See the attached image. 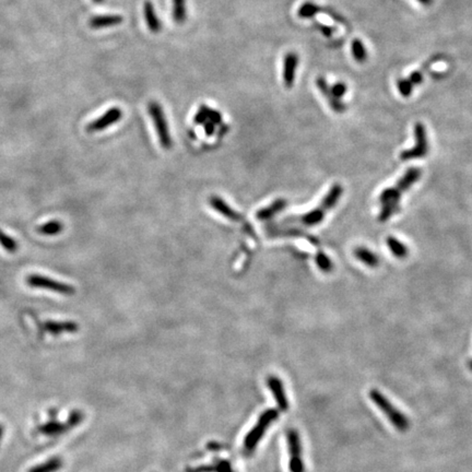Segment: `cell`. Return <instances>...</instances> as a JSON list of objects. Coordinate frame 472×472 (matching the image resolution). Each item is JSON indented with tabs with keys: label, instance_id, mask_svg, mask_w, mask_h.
<instances>
[{
	"label": "cell",
	"instance_id": "4fadbf2b",
	"mask_svg": "<svg viewBox=\"0 0 472 472\" xmlns=\"http://www.w3.org/2000/svg\"><path fill=\"white\" fill-rule=\"evenodd\" d=\"M43 329L50 335L58 336L61 333H75L79 330V326L75 322H52L47 321L42 324Z\"/></svg>",
	"mask_w": 472,
	"mask_h": 472
},
{
	"label": "cell",
	"instance_id": "d4e9b609",
	"mask_svg": "<svg viewBox=\"0 0 472 472\" xmlns=\"http://www.w3.org/2000/svg\"><path fill=\"white\" fill-rule=\"evenodd\" d=\"M351 49H352V55H353V58L355 60H357V62L359 64H364L367 59V52H366V48L364 46V44H363V42L359 39H355L352 41V45H351Z\"/></svg>",
	"mask_w": 472,
	"mask_h": 472
},
{
	"label": "cell",
	"instance_id": "836d02e7",
	"mask_svg": "<svg viewBox=\"0 0 472 472\" xmlns=\"http://www.w3.org/2000/svg\"><path fill=\"white\" fill-rule=\"evenodd\" d=\"M4 432H5V430H4V426H3L2 424H0V444H2L3 436H4Z\"/></svg>",
	"mask_w": 472,
	"mask_h": 472
},
{
	"label": "cell",
	"instance_id": "83f0119b",
	"mask_svg": "<svg viewBox=\"0 0 472 472\" xmlns=\"http://www.w3.org/2000/svg\"><path fill=\"white\" fill-rule=\"evenodd\" d=\"M83 420H84V413L81 410L75 409L69 413L66 423L70 427V430H72V428H75L78 425L81 424L83 422Z\"/></svg>",
	"mask_w": 472,
	"mask_h": 472
},
{
	"label": "cell",
	"instance_id": "d6a6232c",
	"mask_svg": "<svg viewBox=\"0 0 472 472\" xmlns=\"http://www.w3.org/2000/svg\"><path fill=\"white\" fill-rule=\"evenodd\" d=\"M418 2L423 6H431L433 4V0H418Z\"/></svg>",
	"mask_w": 472,
	"mask_h": 472
},
{
	"label": "cell",
	"instance_id": "484cf974",
	"mask_svg": "<svg viewBox=\"0 0 472 472\" xmlns=\"http://www.w3.org/2000/svg\"><path fill=\"white\" fill-rule=\"evenodd\" d=\"M315 263L318 269L324 273H330L333 270V264L331 259L326 255L325 251L318 250L315 255Z\"/></svg>",
	"mask_w": 472,
	"mask_h": 472
},
{
	"label": "cell",
	"instance_id": "cb8c5ba5",
	"mask_svg": "<svg viewBox=\"0 0 472 472\" xmlns=\"http://www.w3.org/2000/svg\"><path fill=\"white\" fill-rule=\"evenodd\" d=\"M318 13H321V6L311 2H306L300 7L299 11H297V16L301 19H311L316 17Z\"/></svg>",
	"mask_w": 472,
	"mask_h": 472
},
{
	"label": "cell",
	"instance_id": "7a4b0ae2",
	"mask_svg": "<svg viewBox=\"0 0 472 472\" xmlns=\"http://www.w3.org/2000/svg\"><path fill=\"white\" fill-rule=\"evenodd\" d=\"M342 194H343V187L340 184L336 183L335 185L331 186L329 192L327 193V195L325 196V198L315 209H313L311 211L307 213H304L301 215H293L290 217H286L285 222L302 225V227H305V228L316 227V225L321 224L324 221L327 213L337 206V203L341 196H342Z\"/></svg>",
	"mask_w": 472,
	"mask_h": 472
},
{
	"label": "cell",
	"instance_id": "d6986e66",
	"mask_svg": "<svg viewBox=\"0 0 472 472\" xmlns=\"http://www.w3.org/2000/svg\"><path fill=\"white\" fill-rule=\"evenodd\" d=\"M353 255L358 260H360L363 265L369 268H376L380 266V257L374 251L368 249L364 246H360L353 250Z\"/></svg>",
	"mask_w": 472,
	"mask_h": 472
},
{
	"label": "cell",
	"instance_id": "9a60e30c",
	"mask_svg": "<svg viewBox=\"0 0 472 472\" xmlns=\"http://www.w3.org/2000/svg\"><path fill=\"white\" fill-rule=\"evenodd\" d=\"M38 430L43 435H46V436L57 437L70 431V427L67 423H61L59 421H57V419H50L45 424L40 425Z\"/></svg>",
	"mask_w": 472,
	"mask_h": 472
},
{
	"label": "cell",
	"instance_id": "e575fe53",
	"mask_svg": "<svg viewBox=\"0 0 472 472\" xmlns=\"http://www.w3.org/2000/svg\"><path fill=\"white\" fill-rule=\"evenodd\" d=\"M93 3H96V4H102L104 2V0H92Z\"/></svg>",
	"mask_w": 472,
	"mask_h": 472
},
{
	"label": "cell",
	"instance_id": "4316f807",
	"mask_svg": "<svg viewBox=\"0 0 472 472\" xmlns=\"http://www.w3.org/2000/svg\"><path fill=\"white\" fill-rule=\"evenodd\" d=\"M62 230V224L57 221H49L45 224H42L38 228V232L43 235H56L58 233H60Z\"/></svg>",
	"mask_w": 472,
	"mask_h": 472
},
{
	"label": "cell",
	"instance_id": "8992f818",
	"mask_svg": "<svg viewBox=\"0 0 472 472\" xmlns=\"http://www.w3.org/2000/svg\"><path fill=\"white\" fill-rule=\"evenodd\" d=\"M415 138L416 144L413 148L403 150L400 153V160L402 161H410V160L423 159L430 151V143L427 140L426 129L422 122H417L415 126Z\"/></svg>",
	"mask_w": 472,
	"mask_h": 472
},
{
	"label": "cell",
	"instance_id": "6da1fadb",
	"mask_svg": "<svg viewBox=\"0 0 472 472\" xmlns=\"http://www.w3.org/2000/svg\"><path fill=\"white\" fill-rule=\"evenodd\" d=\"M422 171L418 168H411L406 170L403 176L399 179L393 187L384 190L380 196L381 212L379 220L381 222L388 221L391 216H394L400 210V198L401 196L415 185L421 178Z\"/></svg>",
	"mask_w": 472,
	"mask_h": 472
},
{
	"label": "cell",
	"instance_id": "30bf717a",
	"mask_svg": "<svg viewBox=\"0 0 472 472\" xmlns=\"http://www.w3.org/2000/svg\"><path fill=\"white\" fill-rule=\"evenodd\" d=\"M267 385L269 389L271 390V393L275 399V402H277L279 409L281 411H288L290 408V403L288 400V397L286 395V390L285 387H283V383L279 379V377L270 375L267 379Z\"/></svg>",
	"mask_w": 472,
	"mask_h": 472
},
{
	"label": "cell",
	"instance_id": "f546056e",
	"mask_svg": "<svg viewBox=\"0 0 472 472\" xmlns=\"http://www.w3.org/2000/svg\"><path fill=\"white\" fill-rule=\"evenodd\" d=\"M0 244H2L3 247L8 251H14L17 249L16 242H14L10 236L5 234L2 231H0Z\"/></svg>",
	"mask_w": 472,
	"mask_h": 472
},
{
	"label": "cell",
	"instance_id": "603a6c76",
	"mask_svg": "<svg viewBox=\"0 0 472 472\" xmlns=\"http://www.w3.org/2000/svg\"><path fill=\"white\" fill-rule=\"evenodd\" d=\"M190 472H234L231 463L227 460H219L212 466H201L191 469Z\"/></svg>",
	"mask_w": 472,
	"mask_h": 472
},
{
	"label": "cell",
	"instance_id": "9c48e42d",
	"mask_svg": "<svg viewBox=\"0 0 472 472\" xmlns=\"http://www.w3.org/2000/svg\"><path fill=\"white\" fill-rule=\"evenodd\" d=\"M122 117V111L119 107H112L110 110L106 111L103 115L99 117L98 119L91 121L86 127V130L89 133H98L101 130H104L112 125H115L118 122Z\"/></svg>",
	"mask_w": 472,
	"mask_h": 472
},
{
	"label": "cell",
	"instance_id": "2e32d148",
	"mask_svg": "<svg viewBox=\"0 0 472 472\" xmlns=\"http://www.w3.org/2000/svg\"><path fill=\"white\" fill-rule=\"evenodd\" d=\"M124 22V18L119 14H103V16H94L90 19L89 25L92 28H105L118 25Z\"/></svg>",
	"mask_w": 472,
	"mask_h": 472
},
{
	"label": "cell",
	"instance_id": "ac0fdd59",
	"mask_svg": "<svg viewBox=\"0 0 472 472\" xmlns=\"http://www.w3.org/2000/svg\"><path fill=\"white\" fill-rule=\"evenodd\" d=\"M288 205V201L283 198L275 199L272 203H270L269 206H267L266 208L260 209L259 211L256 213L257 219L263 221V220H270L272 217L280 213L283 209H285Z\"/></svg>",
	"mask_w": 472,
	"mask_h": 472
},
{
	"label": "cell",
	"instance_id": "4dcf8cb0",
	"mask_svg": "<svg viewBox=\"0 0 472 472\" xmlns=\"http://www.w3.org/2000/svg\"><path fill=\"white\" fill-rule=\"evenodd\" d=\"M330 89H331V93L333 94V97L341 100L343 97H344V94L347 93L348 91V86L344 82H337L333 84L332 86H330Z\"/></svg>",
	"mask_w": 472,
	"mask_h": 472
},
{
	"label": "cell",
	"instance_id": "d590c367",
	"mask_svg": "<svg viewBox=\"0 0 472 472\" xmlns=\"http://www.w3.org/2000/svg\"><path fill=\"white\" fill-rule=\"evenodd\" d=\"M468 366H469V368H470V371H472V360H471V361H469V363H468Z\"/></svg>",
	"mask_w": 472,
	"mask_h": 472
},
{
	"label": "cell",
	"instance_id": "5b68a950",
	"mask_svg": "<svg viewBox=\"0 0 472 472\" xmlns=\"http://www.w3.org/2000/svg\"><path fill=\"white\" fill-rule=\"evenodd\" d=\"M148 112L151 116L152 121L156 130V135L159 137V141L161 147L165 150H169L172 148V137L170 134V128L168 125V120H166L165 114L162 106L160 105L158 102L151 101L148 104Z\"/></svg>",
	"mask_w": 472,
	"mask_h": 472
},
{
	"label": "cell",
	"instance_id": "7c38bea8",
	"mask_svg": "<svg viewBox=\"0 0 472 472\" xmlns=\"http://www.w3.org/2000/svg\"><path fill=\"white\" fill-rule=\"evenodd\" d=\"M316 84H317V88L319 89V91L322 92V94L326 98V100L328 101V103L333 111H335L336 113H342L345 111V108H347L345 104L341 100L333 97V94L331 93L330 85L328 84V82L326 81V79L324 77H318L316 80Z\"/></svg>",
	"mask_w": 472,
	"mask_h": 472
},
{
	"label": "cell",
	"instance_id": "5bb4252c",
	"mask_svg": "<svg viewBox=\"0 0 472 472\" xmlns=\"http://www.w3.org/2000/svg\"><path fill=\"white\" fill-rule=\"evenodd\" d=\"M209 203L216 212H219L221 215L227 217L228 220L234 222L241 220V215H239L233 208L230 207L222 198L217 197V196H213V197L210 198Z\"/></svg>",
	"mask_w": 472,
	"mask_h": 472
},
{
	"label": "cell",
	"instance_id": "1f68e13d",
	"mask_svg": "<svg viewBox=\"0 0 472 472\" xmlns=\"http://www.w3.org/2000/svg\"><path fill=\"white\" fill-rule=\"evenodd\" d=\"M314 24L316 25L315 27L317 28V30L321 32L323 35H325L326 38H331L332 34L337 31L336 27L327 25V24H323V23H319V22H317V21Z\"/></svg>",
	"mask_w": 472,
	"mask_h": 472
},
{
	"label": "cell",
	"instance_id": "8fae6325",
	"mask_svg": "<svg viewBox=\"0 0 472 472\" xmlns=\"http://www.w3.org/2000/svg\"><path fill=\"white\" fill-rule=\"evenodd\" d=\"M299 55L295 52H290L285 57L283 64V81L288 89H291L294 84L296 68L299 66Z\"/></svg>",
	"mask_w": 472,
	"mask_h": 472
},
{
	"label": "cell",
	"instance_id": "f1b7e54d",
	"mask_svg": "<svg viewBox=\"0 0 472 472\" xmlns=\"http://www.w3.org/2000/svg\"><path fill=\"white\" fill-rule=\"evenodd\" d=\"M397 86L399 93H400L403 98H409L413 92V88H415L406 78L399 79L397 81Z\"/></svg>",
	"mask_w": 472,
	"mask_h": 472
},
{
	"label": "cell",
	"instance_id": "e0dca14e",
	"mask_svg": "<svg viewBox=\"0 0 472 472\" xmlns=\"http://www.w3.org/2000/svg\"><path fill=\"white\" fill-rule=\"evenodd\" d=\"M143 14L144 20L148 25V28L152 33H159L162 30V22L159 19L158 14L155 12L154 5L152 4L150 0H147L143 5Z\"/></svg>",
	"mask_w": 472,
	"mask_h": 472
},
{
	"label": "cell",
	"instance_id": "ffe728a7",
	"mask_svg": "<svg viewBox=\"0 0 472 472\" xmlns=\"http://www.w3.org/2000/svg\"><path fill=\"white\" fill-rule=\"evenodd\" d=\"M386 244L388 246L390 253L393 254L396 258L404 259L409 256V248L406 247V245L404 243L399 241L398 238L394 236H388L386 238Z\"/></svg>",
	"mask_w": 472,
	"mask_h": 472
},
{
	"label": "cell",
	"instance_id": "3957f363",
	"mask_svg": "<svg viewBox=\"0 0 472 472\" xmlns=\"http://www.w3.org/2000/svg\"><path fill=\"white\" fill-rule=\"evenodd\" d=\"M369 398H371L372 401L383 411L384 415L387 416L390 423L393 424L399 432H406L409 430V419L405 417L404 413L397 409L396 406L389 401V399L385 397L380 390L372 389L369 391Z\"/></svg>",
	"mask_w": 472,
	"mask_h": 472
},
{
	"label": "cell",
	"instance_id": "52a82bcc",
	"mask_svg": "<svg viewBox=\"0 0 472 472\" xmlns=\"http://www.w3.org/2000/svg\"><path fill=\"white\" fill-rule=\"evenodd\" d=\"M287 440L290 453V471L305 472V466L302 458V443L299 432L294 430V428L289 430L287 433Z\"/></svg>",
	"mask_w": 472,
	"mask_h": 472
},
{
	"label": "cell",
	"instance_id": "44dd1931",
	"mask_svg": "<svg viewBox=\"0 0 472 472\" xmlns=\"http://www.w3.org/2000/svg\"><path fill=\"white\" fill-rule=\"evenodd\" d=\"M64 466V461L60 457H52L46 461L32 467L27 472H57Z\"/></svg>",
	"mask_w": 472,
	"mask_h": 472
},
{
	"label": "cell",
	"instance_id": "7402d4cb",
	"mask_svg": "<svg viewBox=\"0 0 472 472\" xmlns=\"http://www.w3.org/2000/svg\"><path fill=\"white\" fill-rule=\"evenodd\" d=\"M172 3H173V10H172L173 20L178 24L184 23L187 18L186 0H172Z\"/></svg>",
	"mask_w": 472,
	"mask_h": 472
},
{
	"label": "cell",
	"instance_id": "ba28073f",
	"mask_svg": "<svg viewBox=\"0 0 472 472\" xmlns=\"http://www.w3.org/2000/svg\"><path fill=\"white\" fill-rule=\"evenodd\" d=\"M26 282H27V285L32 288L45 289V290H49V291H53L56 293L66 294V295H70V294L75 293V288L72 286H69L67 285V283H64V282H58L56 280L44 277V275L31 274L26 278Z\"/></svg>",
	"mask_w": 472,
	"mask_h": 472
},
{
	"label": "cell",
	"instance_id": "277c9868",
	"mask_svg": "<svg viewBox=\"0 0 472 472\" xmlns=\"http://www.w3.org/2000/svg\"><path fill=\"white\" fill-rule=\"evenodd\" d=\"M279 418V411L277 409H268L261 413L256 425L246 435L244 439V449L247 454L253 453L256 449L265 433L275 420Z\"/></svg>",
	"mask_w": 472,
	"mask_h": 472
}]
</instances>
